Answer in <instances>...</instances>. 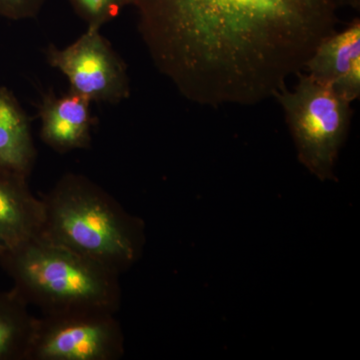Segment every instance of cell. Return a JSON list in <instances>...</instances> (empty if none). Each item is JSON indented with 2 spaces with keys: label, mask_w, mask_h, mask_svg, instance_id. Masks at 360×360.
<instances>
[{
  "label": "cell",
  "mask_w": 360,
  "mask_h": 360,
  "mask_svg": "<svg viewBox=\"0 0 360 360\" xmlns=\"http://www.w3.org/2000/svg\"><path fill=\"white\" fill-rule=\"evenodd\" d=\"M153 65L200 105H255L336 30L335 0H134Z\"/></svg>",
  "instance_id": "6da1fadb"
},
{
  "label": "cell",
  "mask_w": 360,
  "mask_h": 360,
  "mask_svg": "<svg viewBox=\"0 0 360 360\" xmlns=\"http://www.w3.org/2000/svg\"><path fill=\"white\" fill-rule=\"evenodd\" d=\"M41 233L122 276L143 252L146 225L85 175L65 174L41 198Z\"/></svg>",
  "instance_id": "7a4b0ae2"
},
{
  "label": "cell",
  "mask_w": 360,
  "mask_h": 360,
  "mask_svg": "<svg viewBox=\"0 0 360 360\" xmlns=\"http://www.w3.org/2000/svg\"><path fill=\"white\" fill-rule=\"evenodd\" d=\"M13 288L41 315L120 309V277L105 266L44 234L0 255Z\"/></svg>",
  "instance_id": "3957f363"
},
{
  "label": "cell",
  "mask_w": 360,
  "mask_h": 360,
  "mask_svg": "<svg viewBox=\"0 0 360 360\" xmlns=\"http://www.w3.org/2000/svg\"><path fill=\"white\" fill-rule=\"evenodd\" d=\"M293 90L274 96L283 108L298 160L314 176L335 180V165L352 123V101L307 73Z\"/></svg>",
  "instance_id": "277c9868"
},
{
  "label": "cell",
  "mask_w": 360,
  "mask_h": 360,
  "mask_svg": "<svg viewBox=\"0 0 360 360\" xmlns=\"http://www.w3.org/2000/svg\"><path fill=\"white\" fill-rule=\"evenodd\" d=\"M115 314L77 311L37 317L27 360H118L125 352Z\"/></svg>",
  "instance_id": "5b68a950"
},
{
  "label": "cell",
  "mask_w": 360,
  "mask_h": 360,
  "mask_svg": "<svg viewBox=\"0 0 360 360\" xmlns=\"http://www.w3.org/2000/svg\"><path fill=\"white\" fill-rule=\"evenodd\" d=\"M45 56L68 78L70 91L90 103H118L130 96L127 66L99 28L87 27L65 49L49 45Z\"/></svg>",
  "instance_id": "8992f818"
},
{
  "label": "cell",
  "mask_w": 360,
  "mask_h": 360,
  "mask_svg": "<svg viewBox=\"0 0 360 360\" xmlns=\"http://www.w3.org/2000/svg\"><path fill=\"white\" fill-rule=\"evenodd\" d=\"M307 75L328 85L348 101L360 96V20L319 42L305 63Z\"/></svg>",
  "instance_id": "52a82bcc"
},
{
  "label": "cell",
  "mask_w": 360,
  "mask_h": 360,
  "mask_svg": "<svg viewBox=\"0 0 360 360\" xmlns=\"http://www.w3.org/2000/svg\"><path fill=\"white\" fill-rule=\"evenodd\" d=\"M90 103L70 90L63 96L52 90L44 94L39 105L41 141L59 153L89 148L94 124Z\"/></svg>",
  "instance_id": "ba28073f"
},
{
  "label": "cell",
  "mask_w": 360,
  "mask_h": 360,
  "mask_svg": "<svg viewBox=\"0 0 360 360\" xmlns=\"http://www.w3.org/2000/svg\"><path fill=\"white\" fill-rule=\"evenodd\" d=\"M27 179L0 169V255L41 233L44 202Z\"/></svg>",
  "instance_id": "9c48e42d"
},
{
  "label": "cell",
  "mask_w": 360,
  "mask_h": 360,
  "mask_svg": "<svg viewBox=\"0 0 360 360\" xmlns=\"http://www.w3.org/2000/svg\"><path fill=\"white\" fill-rule=\"evenodd\" d=\"M37 158L27 115L13 91L0 86V169L28 179Z\"/></svg>",
  "instance_id": "30bf717a"
},
{
  "label": "cell",
  "mask_w": 360,
  "mask_h": 360,
  "mask_svg": "<svg viewBox=\"0 0 360 360\" xmlns=\"http://www.w3.org/2000/svg\"><path fill=\"white\" fill-rule=\"evenodd\" d=\"M37 319L13 288L0 291V360H27Z\"/></svg>",
  "instance_id": "8fae6325"
},
{
  "label": "cell",
  "mask_w": 360,
  "mask_h": 360,
  "mask_svg": "<svg viewBox=\"0 0 360 360\" xmlns=\"http://www.w3.org/2000/svg\"><path fill=\"white\" fill-rule=\"evenodd\" d=\"M75 13L87 23V27L99 28L115 20L134 0H70Z\"/></svg>",
  "instance_id": "7c38bea8"
},
{
  "label": "cell",
  "mask_w": 360,
  "mask_h": 360,
  "mask_svg": "<svg viewBox=\"0 0 360 360\" xmlns=\"http://www.w3.org/2000/svg\"><path fill=\"white\" fill-rule=\"evenodd\" d=\"M44 2L45 0H0V15L11 20L34 18Z\"/></svg>",
  "instance_id": "4fadbf2b"
},
{
  "label": "cell",
  "mask_w": 360,
  "mask_h": 360,
  "mask_svg": "<svg viewBox=\"0 0 360 360\" xmlns=\"http://www.w3.org/2000/svg\"><path fill=\"white\" fill-rule=\"evenodd\" d=\"M338 7H350V8L359 11L360 0H335Z\"/></svg>",
  "instance_id": "5bb4252c"
}]
</instances>
